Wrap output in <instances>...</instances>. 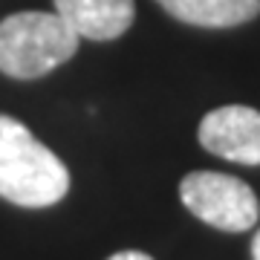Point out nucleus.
<instances>
[{"instance_id":"1","label":"nucleus","mask_w":260,"mask_h":260,"mask_svg":"<svg viewBox=\"0 0 260 260\" xmlns=\"http://www.w3.org/2000/svg\"><path fill=\"white\" fill-rule=\"evenodd\" d=\"M70 191V171L26 124L0 116V197L23 208H47Z\"/></svg>"},{"instance_id":"2","label":"nucleus","mask_w":260,"mask_h":260,"mask_svg":"<svg viewBox=\"0 0 260 260\" xmlns=\"http://www.w3.org/2000/svg\"><path fill=\"white\" fill-rule=\"evenodd\" d=\"M73 29L58 12H18L0 20V73L9 78H41L78 52Z\"/></svg>"},{"instance_id":"3","label":"nucleus","mask_w":260,"mask_h":260,"mask_svg":"<svg viewBox=\"0 0 260 260\" xmlns=\"http://www.w3.org/2000/svg\"><path fill=\"white\" fill-rule=\"evenodd\" d=\"M179 197L197 220L220 229V232H249L257 223V197L243 179L217 174V171H194L179 182Z\"/></svg>"},{"instance_id":"4","label":"nucleus","mask_w":260,"mask_h":260,"mask_svg":"<svg viewBox=\"0 0 260 260\" xmlns=\"http://www.w3.org/2000/svg\"><path fill=\"white\" fill-rule=\"evenodd\" d=\"M200 145L229 162L260 165V113L246 104L217 107L200 121Z\"/></svg>"},{"instance_id":"5","label":"nucleus","mask_w":260,"mask_h":260,"mask_svg":"<svg viewBox=\"0 0 260 260\" xmlns=\"http://www.w3.org/2000/svg\"><path fill=\"white\" fill-rule=\"evenodd\" d=\"M55 12L78 38L113 41L133 23V0H55Z\"/></svg>"},{"instance_id":"6","label":"nucleus","mask_w":260,"mask_h":260,"mask_svg":"<svg viewBox=\"0 0 260 260\" xmlns=\"http://www.w3.org/2000/svg\"><path fill=\"white\" fill-rule=\"evenodd\" d=\"M182 23L205 29H225L249 23L260 15V0H156Z\"/></svg>"},{"instance_id":"7","label":"nucleus","mask_w":260,"mask_h":260,"mask_svg":"<svg viewBox=\"0 0 260 260\" xmlns=\"http://www.w3.org/2000/svg\"><path fill=\"white\" fill-rule=\"evenodd\" d=\"M107 260H153L150 254H145V251H133V249H127V251H116L113 257H107Z\"/></svg>"},{"instance_id":"8","label":"nucleus","mask_w":260,"mask_h":260,"mask_svg":"<svg viewBox=\"0 0 260 260\" xmlns=\"http://www.w3.org/2000/svg\"><path fill=\"white\" fill-rule=\"evenodd\" d=\"M251 257L260 260V232L254 234V240H251Z\"/></svg>"}]
</instances>
